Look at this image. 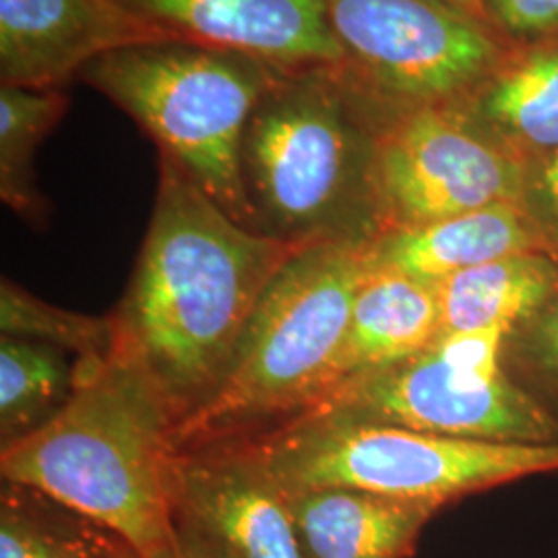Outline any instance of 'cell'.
Instances as JSON below:
<instances>
[{
	"mask_svg": "<svg viewBox=\"0 0 558 558\" xmlns=\"http://www.w3.org/2000/svg\"><path fill=\"white\" fill-rule=\"evenodd\" d=\"M306 244L244 228L160 154L151 221L112 319L114 350L149 379L174 428L216 393L265 290Z\"/></svg>",
	"mask_w": 558,
	"mask_h": 558,
	"instance_id": "6da1fadb",
	"label": "cell"
},
{
	"mask_svg": "<svg viewBox=\"0 0 558 558\" xmlns=\"http://www.w3.org/2000/svg\"><path fill=\"white\" fill-rule=\"evenodd\" d=\"M73 368V391L59 412L2 445V480L38 490L151 557L177 536L174 420L114 348L77 359Z\"/></svg>",
	"mask_w": 558,
	"mask_h": 558,
	"instance_id": "7a4b0ae2",
	"label": "cell"
},
{
	"mask_svg": "<svg viewBox=\"0 0 558 558\" xmlns=\"http://www.w3.org/2000/svg\"><path fill=\"white\" fill-rule=\"evenodd\" d=\"M396 114L339 64L283 69L242 141V179L260 234L292 242L379 236L375 161Z\"/></svg>",
	"mask_w": 558,
	"mask_h": 558,
	"instance_id": "3957f363",
	"label": "cell"
},
{
	"mask_svg": "<svg viewBox=\"0 0 558 558\" xmlns=\"http://www.w3.org/2000/svg\"><path fill=\"white\" fill-rule=\"evenodd\" d=\"M366 246L359 240L311 242L279 269L220 387L174 428V451L269 428L319 398L368 274Z\"/></svg>",
	"mask_w": 558,
	"mask_h": 558,
	"instance_id": "277c9868",
	"label": "cell"
},
{
	"mask_svg": "<svg viewBox=\"0 0 558 558\" xmlns=\"http://www.w3.org/2000/svg\"><path fill=\"white\" fill-rule=\"evenodd\" d=\"M281 71L220 46L156 40L94 60L80 81L135 120L230 218L259 232L242 179V141Z\"/></svg>",
	"mask_w": 558,
	"mask_h": 558,
	"instance_id": "5b68a950",
	"label": "cell"
},
{
	"mask_svg": "<svg viewBox=\"0 0 558 558\" xmlns=\"http://www.w3.org/2000/svg\"><path fill=\"white\" fill-rule=\"evenodd\" d=\"M221 442L257 459L286 495L350 488L440 509L519 478L558 472V440L461 439L343 420H286Z\"/></svg>",
	"mask_w": 558,
	"mask_h": 558,
	"instance_id": "8992f818",
	"label": "cell"
},
{
	"mask_svg": "<svg viewBox=\"0 0 558 558\" xmlns=\"http://www.w3.org/2000/svg\"><path fill=\"white\" fill-rule=\"evenodd\" d=\"M509 336L500 327L440 333L416 356L350 380L286 420L385 424L461 439L558 440L555 414L502 371Z\"/></svg>",
	"mask_w": 558,
	"mask_h": 558,
	"instance_id": "52a82bcc",
	"label": "cell"
},
{
	"mask_svg": "<svg viewBox=\"0 0 558 558\" xmlns=\"http://www.w3.org/2000/svg\"><path fill=\"white\" fill-rule=\"evenodd\" d=\"M325 2L339 66L396 112L463 100L513 46L456 0Z\"/></svg>",
	"mask_w": 558,
	"mask_h": 558,
	"instance_id": "ba28073f",
	"label": "cell"
},
{
	"mask_svg": "<svg viewBox=\"0 0 558 558\" xmlns=\"http://www.w3.org/2000/svg\"><path fill=\"white\" fill-rule=\"evenodd\" d=\"M523 179L525 163L456 104L403 110L385 124L377 147L380 232L519 203Z\"/></svg>",
	"mask_w": 558,
	"mask_h": 558,
	"instance_id": "9c48e42d",
	"label": "cell"
},
{
	"mask_svg": "<svg viewBox=\"0 0 558 558\" xmlns=\"http://www.w3.org/2000/svg\"><path fill=\"white\" fill-rule=\"evenodd\" d=\"M172 505L177 527L218 558H306L278 482L230 442L174 453Z\"/></svg>",
	"mask_w": 558,
	"mask_h": 558,
	"instance_id": "30bf717a",
	"label": "cell"
},
{
	"mask_svg": "<svg viewBox=\"0 0 558 558\" xmlns=\"http://www.w3.org/2000/svg\"><path fill=\"white\" fill-rule=\"evenodd\" d=\"M174 40L114 0H0V87L62 89L114 50Z\"/></svg>",
	"mask_w": 558,
	"mask_h": 558,
	"instance_id": "8fae6325",
	"label": "cell"
},
{
	"mask_svg": "<svg viewBox=\"0 0 558 558\" xmlns=\"http://www.w3.org/2000/svg\"><path fill=\"white\" fill-rule=\"evenodd\" d=\"M174 40L199 41L281 69L341 64L325 0H114Z\"/></svg>",
	"mask_w": 558,
	"mask_h": 558,
	"instance_id": "7c38bea8",
	"label": "cell"
},
{
	"mask_svg": "<svg viewBox=\"0 0 558 558\" xmlns=\"http://www.w3.org/2000/svg\"><path fill=\"white\" fill-rule=\"evenodd\" d=\"M525 251H546L538 230L519 203H497L418 228L380 232L368 242L366 260L368 269L437 283Z\"/></svg>",
	"mask_w": 558,
	"mask_h": 558,
	"instance_id": "4fadbf2b",
	"label": "cell"
},
{
	"mask_svg": "<svg viewBox=\"0 0 558 558\" xmlns=\"http://www.w3.org/2000/svg\"><path fill=\"white\" fill-rule=\"evenodd\" d=\"M439 336L437 283L368 269L352 306L348 333L317 399L350 380L416 356Z\"/></svg>",
	"mask_w": 558,
	"mask_h": 558,
	"instance_id": "5bb4252c",
	"label": "cell"
},
{
	"mask_svg": "<svg viewBox=\"0 0 558 558\" xmlns=\"http://www.w3.org/2000/svg\"><path fill=\"white\" fill-rule=\"evenodd\" d=\"M459 110L525 166L558 149V32L513 44Z\"/></svg>",
	"mask_w": 558,
	"mask_h": 558,
	"instance_id": "9a60e30c",
	"label": "cell"
},
{
	"mask_svg": "<svg viewBox=\"0 0 558 558\" xmlns=\"http://www.w3.org/2000/svg\"><path fill=\"white\" fill-rule=\"evenodd\" d=\"M286 495V493H283ZM306 558H410L437 505L350 488L286 495Z\"/></svg>",
	"mask_w": 558,
	"mask_h": 558,
	"instance_id": "2e32d148",
	"label": "cell"
},
{
	"mask_svg": "<svg viewBox=\"0 0 558 558\" xmlns=\"http://www.w3.org/2000/svg\"><path fill=\"white\" fill-rule=\"evenodd\" d=\"M558 290V259L546 251L513 253L437 281L440 333L500 327L513 333Z\"/></svg>",
	"mask_w": 558,
	"mask_h": 558,
	"instance_id": "e0dca14e",
	"label": "cell"
},
{
	"mask_svg": "<svg viewBox=\"0 0 558 558\" xmlns=\"http://www.w3.org/2000/svg\"><path fill=\"white\" fill-rule=\"evenodd\" d=\"M0 558H141L124 539L92 519L4 482L0 497Z\"/></svg>",
	"mask_w": 558,
	"mask_h": 558,
	"instance_id": "ac0fdd59",
	"label": "cell"
},
{
	"mask_svg": "<svg viewBox=\"0 0 558 558\" xmlns=\"http://www.w3.org/2000/svg\"><path fill=\"white\" fill-rule=\"evenodd\" d=\"M69 110L62 89L0 87V197L21 218L41 221L46 203L36 186V151Z\"/></svg>",
	"mask_w": 558,
	"mask_h": 558,
	"instance_id": "d6986e66",
	"label": "cell"
},
{
	"mask_svg": "<svg viewBox=\"0 0 558 558\" xmlns=\"http://www.w3.org/2000/svg\"><path fill=\"white\" fill-rule=\"evenodd\" d=\"M64 350L36 339H0V437L21 439L52 418L73 391Z\"/></svg>",
	"mask_w": 558,
	"mask_h": 558,
	"instance_id": "ffe728a7",
	"label": "cell"
},
{
	"mask_svg": "<svg viewBox=\"0 0 558 558\" xmlns=\"http://www.w3.org/2000/svg\"><path fill=\"white\" fill-rule=\"evenodd\" d=\"M0 329L2 336L36 339L80 359L108 356L114 348V319L85 317L62 311L36 299L15 281L2 279L0 286Z\"/></svg>",
	"mask_w": 558,
	"mask_h": 558,
	"instance_id": "44dd1931",
	"label": "cell"
},
{
	"mask_svg": "<svg viewBox=\"0 0 558 558\" xmlns=\"http://www.w3.org/2000/svg\"><path fill=\"white\" fill-rule=\"evenodd\" d=\"M507 350L519 373L558 399V290L534 317L513 329Z\"/></svg>",
	"mask_w": 558,
	"mask_h": 558,
	"instance_id": "7402d4cb",
	"label": "cell"
},
{
	"mask_svg": "<svg viewBox=\"0 0 558 558\" xmlns=\"http://www.w3.org/2000/svg\"><path fill=\"white\" fill-rule=\"evenodd\" d=\"M519 205L538 230L544 248L558 259V149L525 166Z\"/></svg>",
	"mask_w": 558,
	"mask_h": 558,
	"instance_id": "603a6c76",
	"label": "cell"
},
{
	"mask_svg": "<svg viewBox=\"0 0 558 558\" xmlns=\"http://www.w3.org/2000/svg\"><path fill=\"white\" fill-rule=\"evenodd\" d=\"M486 20L513 44L558 32V0H484Z\"/></svg>",
	"mask_w": 558,
	"mask_h": 558,
	"instance_id": "cb8c5ba5",
	"label": "cell"
},
{
	"mask_svg": "<svg viewBox=\"0 0 558 558\" xmlns=\"http://www.w3.org/2000/svg\"><path fill=\"white\" fill-rule=\"evenodd\" d=\"M145 558H218L201 539L195 538L193 534H189L186 530L177 527V536L174 539L151 557Z\"/></svg>",
	"mask_w": 558,
	"mask_h": 558,
	"instance_id": "d4e9b609",
	"label": "cell"
},
{
	"mask_svg": "<svg viewBox=\"0 0 558 558\" xmlns=\"http://www.w3.org/2000/svg\"><path fill=\"white\" fill-rule=\"evenodd\" d=\"M459 4H463L465 9H470V11H474L476 15L480 17H484L486 20V11H484V0H456Z\"/></svg>",
	"mask_w": 558,
	"mask_h": 558,
	"instance_id": "484cf974",
	"label": "cell"
}]
</instances>
